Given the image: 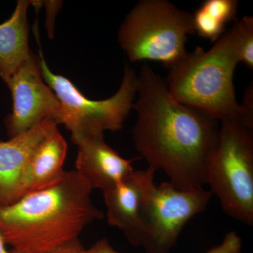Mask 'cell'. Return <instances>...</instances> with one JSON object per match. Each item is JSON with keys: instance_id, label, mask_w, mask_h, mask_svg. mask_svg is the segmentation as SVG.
<instances>
[{"instance_id": "6da1fadb", "label": "cell", "mask_w": 253, "mask_h": 253, "mask_svg": "<svg viewBox=\"0 0 253 253\" xmlns=\"http://www.w3.org/2000/svg\"><path fill=\"white\" fill-rule=\"evenodd\" d=\"M136 96L133 139L149 167L162 171L178 189L204 187L220 122L176 101L146 61L138 75Z\"/></svg>"}, {"instance_id": "7a4b0ae2", "label": "cell", "mask_w": 253, "mask_h": 253, "mask_svg": "<svg viewBox=\"0 0 253 253\" xmlns=\"http://www.w3.org/2000/svg\"><path fill=\"white\" fill-rule=\"evenodd\" d=\"M93 189L76 170L54 185L0 207V234L11 253H49L79 239L104 217L91 199Z\"/></svg>"}, {"instance_id": "3957f363", "label": "cell", "mask_w": 253, "mask_h": 253, "mask_svg": "<svg viewBox=\"0 0 253 253\" xmlns=\"http://www.w3.org/2000/svg\"><path fill=\"white\" fill-rule=\"evenodd\" d=\"M239 62L233 26L211 49L198 46L169 69L168 89L187 107L219 122L235 120L253 129V118L237 102L234 90V71Z\"/></svg>"}, {"instance_id": "277c9868", "label": "cell", "mask_w": 253, "mask_h": 253, "mask_svg": "<svg viewBox=\"0 0 253 253\" xmlns=\"http://www.w3.org/2000/svg\"><path fill=\"white\" fill-rule=\"evenodd\" d=\"M192 14L166 0H141L121 24L118 41L131 62L153 61L171 68L188 54Z\"/></svg>"}, {"instance_id": "5b68a950", "label": "cell", "mask_w": 253, "mask_h": 253, "mask_svg": "<svg viewBox=\"0 0 253 253\" xmlns=\"http://www.w3.org/2000/svg\"><path fill=\"white\" fill-rule=\"evenodd\" d=\"M220 123L219 141L208 162L205 182L226 214L252 226L253 129L235 120Z\"/></svg>"}, {"instance_id": "8992f818", "label": "cell", "mask_w": 253, "mask_h": 253, "mask_svg": "<svg viewBox=\"0 0 253 253\" xmlns=\"http://www.w3.org/2000/svg\"><path fill=\"white\" fill-rule=\"evenodd\" d=\"M39 59L42 77L61 103L59 124L71 131L73 144L106 131L122 129L137 94L138 75L134 69L126 64L117 92L109 99L94 101L85 97L67 78L53 73L42 55Z\"/></svg>"}, {"instance_id": "52a82bcc", "label": "cell", "mask_w": 253, "mask_h": 253, "mask_svg": "<svg viewBox=\"0 0 253 253\" xmlns=\"http://www.w3.org/2000/svg\"><path fill=\"white\" fill-rule=\"evenodd\" d=\"M212 196L204 187L183 190L169 181L154 183L145 206V252L169 253L188 221L204 212Z\"/></svg>"}, {"instance_id": "ba28073f", "label": "cell", "mask_w": 253, "mask_h": 253, "mask_svg": "<svg viewBox=\"0 0 253 253\" xmlns=\"http://www.w3.org/2000/svg\"><path fill=\"white\" fill-rule=\"evenodd\" d=\"M6 84L13 99L12 112L4 121L10 138L46 120L59 125L61 103L42 77L39 57L31 52Z\"/></svg>"}, {"instance_id": "9c48e42d", "label": "cell", "mask_w": 253, "mask_h": 253, "mask_svg": "<svg viewBox=\"0 0 253 253\" xmlns=\"http://www.w3.org/2000/svg\"><path fill=\"white\" fill-rule=\"evenodd\" d=\"M156 171L134 170L121 183L103 192L111 226L123 231L132 246L141 248L145 234V206Z\"/></svg>"}, {"instance_id": "30bf717a", "label": "cell", "mask_w": 253, "mask_h": 253, "mask_svg": "<svg viewBox=\"0 0 253 253\" xmlns=\"http://www.w3.org/2000/svg\"><path fill=\"white\" fill-rule=\"evenodd\" d=\"M78 146L76 171L91 189L107 191L134 172V159H125L104 141V134L89 136Z\"/></svg>"}, {"instance_id": "8fae6325", "label": "cell", "mask_w": 253, "mask_h": 253, "mask_svg": "<svg viewBox=\"0 0 253 253\" xmlns=\"http://www.w3.org/2000/svg\"><path fill=\"white\" fill-rule=\"evenodd\" d=\"M58 125L46 120L22 134L0 141V207L13 204L25 169L38 144Z\"/></svg>"}, {"instance_id": "7c38bea8", "label": "cell", "mask_w": 253, "mask_h": 253, "mask_svg": "<svg viewBox=\"0 0 253 253\" xmlns=\"http://www.w3.org/2000/svg\"><path fill=\"white\" fill-rule=\"evenodd\" d=\"M67 150L66 139L58 127L54 128L38 144L31 154L15 201L61 180L66 172L63 169V164Z\"/></svg>"}, {"instance_id": "4fadbf2b", "label": "cell", "mask_w": 253, "mask_h": 253, "mask_svg": "<svg viewBox=\"0 0 253 253\" xmlns=\"http://www.w3.org/2000/svg\"><path fill=\"white\" fill-rule=\"evenodd\" d=\"M31 1H18L11 17L0 24V78L7 83L30 54L27 11Z\"/></svg>"}, {"instance_id": "5bb4252c", "label": "cell", "mask_w": 253, "mask_h": 253, "mask_svg": "<svg viewBox=\"0 0 253 253\" xmlns=\"http://www.w3.org/2000/svg\"><path fill=\"white\" fill-rule=\"evenodd\" d=\"M237 0H206L192 14L194 33L215 43L237 14Z\"/></svg>"}, {"instance_id": "9a60e30c", "label": "cell", "mask_w": 253, "mask_h": 253, "mask_svg": "<svg viewBox=\"0 0 253 253\" xmlns=\"http://www.w3.org/2000/svg\"><path fill=\"white\" fill-rule=\"evenodd\" d=\"M235 29L236 49L240 62L253 68V18L243 16L234 25Z\"/></svg>"}, {"instance_id": "2e32d148", "label": "cell", "mask_w": 253, "mask_h": 253, "mask_svg": "<svg viewBox=\"0 0 253 253\" xmlns=\"http://www.w3.org/2000/svg\"><path fill=\"white\" fill-rule=\"evenodd\" d=\"M242 239L235 231H229L220 244L211 248L204 253H241Z\"/></svg>"}, {"instance_id": "e0dca14e", "label": "cell", "mask_w": 253, "mask_h": 253, "mask_svg": "<svg viewBox=\"0 0 253 253\" xmlns=\"http://www.w3.org/2000/svg\"><path fill=\"white\" fill-rule=\"evenodd\" d=\"M84 253H121L113 249L107 239H101L95 242L89 249H85Z\"/></svg>"}, {"instance_id": "ac0fdd59", "label": "cell", "mask_w": 253, "mask_h": 253, "mask_svg": "<svg viewBox=\"0 0 253 253\" xmlns=\"http://www.w3.org/2000/svg\"><path fill=\"white\" fill-rule=\"evenodd\" d=\"M85 249L79 239L73 240L62 245L49 253H84Z\"/></svg>"}, {"instance_id": "d6986e66", "label": "cell", "mask_w": 253, "mask_h": 253, "mask_svg": "<svg viewBox=\"0 0 253 253\" xmlns=\"http://www.w3.org/2000/svg\"><path fill=\"white\" fill-rule=\"evenodd\" d=\"M6 246L7 245L6 244L2 236L0 234V253H11L10 251L6 248Z\"/></svg>"}]
</instances>
